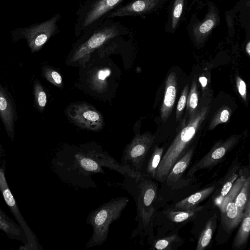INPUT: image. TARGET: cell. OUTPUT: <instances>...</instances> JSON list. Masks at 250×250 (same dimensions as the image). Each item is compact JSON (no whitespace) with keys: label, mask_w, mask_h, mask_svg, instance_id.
<instances>
[{"label":"cell","mask_w":250,"mask_h":250,"mask_svg":"<svg viewBox=\"0 0 250 250\" xmlns=\"http://www.w3.org/2000/svg\"><path fill=\"white\" fill-rule=\"evenodd\" d=\"M129 201L126 197L112 198L89 213L85 222L91 226L93 232L86 244V249L101 245L106 241L110 225L120 218Z\"/></svg>","instance_id":"obj_6"},{"label":"cell","mask_w":250,"mask_h":250,"mask_svg":"<svg viewBox=\"0 0 250 250\" xmlns=\"http://www.w3.org/2000/svg\"><path fill=\"white\" fill-rule=\"evenodd\" d=\"M111 74L110 68L99 64L96 56L92 54L88 62L79 67L75 86L90 96L100 98L108 89Z\"/></svg>","instance_id":"obj_8"},{"label":"cell","mask_w":250,"mask_h":250,"mask_svg":"<svg viewBox=\"0 0 250 250\" xmlns=\"http://www.w3.org/2000/svg\"><path fill=\"white\" fill-rule=\"evenodd\" d=\"M0 116L10 139L15 137V123L18 116L16 104L7 88L0 85Z\"/></svg>","instance_id":"obj_17"},{"label":"cell","mask_w":250,"mask_h":250,"mask_svg":"<svg viewBox=\"0 0 250 250\" xmlns=\"http://www.w3.org/2000/svg\"><path fill=\"white\" fill-rule=\"evenodd\" d=\"M240 139V136L232 135L225 140L216 143L205 156L190 167L187 177L196 178L195 174L197 171L210 168L217 165L237 145Z\"/></svg>","instance_id":"obj_15"},{"label":"cell","mask_w":250,"mask_h":250,"mask_svg":"<svg viewBox=\"0 0 250 250\" xmlns=\"http://www.w3.org/2000/svg\"><path fill=\"white\" fill-rule=\"evenodd\" d=\"M250 195V175L246 178L245 183L235 198V203L239 210L244 212Z\"/></svg>","instance_id":"obj_31"},{"label":"cell","mask_w":250,"mask_h":250,"mask_svg":"<svg viewBox=\"0 0 250 250\" xmlns=\"http://www.w3.org/2000/svg\"><path fill=\"white\" fill-rule=\"evenodd\" d=\"M217 214L209 217L200 229H192L191 232L196 236V250H204L209 246L216 227Z\"/></svg>","instance_id":"obj_22"},{"label":"cell","mask_w":250,"mask_h":250,"mask_svg":"<svg viewBox=\"0 0 250 250\" xmlns=\"http://www.w3.org/2000/svg\"><path fill=\"white\" fill-rule=\"evenodd\" d=\"M169 0H131L111 11L107 19L144 17L161 9Z\"/></svg>","instance_id":"obj_16"},{"label":"cell","mask_w":250,"mask_h":250,"mask_svg":"<svg viewBox=\"0 0 250 250\" xmlns=\"http://www.w3.org/2000/svg\"><path fill=\"white\" fill-rule=\"evenodd\" d=\"M6 161L3 159L1 163L0 169V190L3 199L13 214L18 223L23 229L27 240V243L21 246L19 250H42L43 248L39 243L36 234L30 228L21 214L16 201L11 191L5 178Z\"/></svg>","instance_id":"obj_12"},{"label":"cell","mask_w":250,"mask_h":250,"mask_svg":"<svg viewBox=\"0 0 250 250\" xmlns=\"http://www.w3.org/2000/svg\"><path fill=\"white\" fill-rule=\"evenodd\" d=\"M250 235V195L245 208L241 225L232 243L233 249H239L244 246Z\"/></svg>","instance_id":"obj_26"},{"label":"cell","mask_w":250,"mask_h":250,"mask_svg":"<svg viewBox=\"0 0 250 250\" xmlns=\"http://www.w3.org/2000/svg\"><path fill=\"white\" fill-rule=\"evenodd\" d=\"M0 229L9 238L20 241L24 245L27 244V237L22 228L8 216L1 208H0Z\"/></svg>","instance_id":"obj_24"},{"label":"cell","mask_w":250,"mask_h":250,"mask_svg":"<svg viewBox=\"0 0 250 250\" xmlns=\"http://www.w3.org/2000/svg\"><path fill=\"white\" fill-rule=\"evenodd\" d=\"M231 109L227 106L222 107L212 119L209 125V130H212L217 125L228 121L231 114Z\"/></svg>","instance_id":"obj_32"},{"label":"cell","mask_w":250,"mask_h":250,"mask_svg":"<svg viewBox=\"0 0 250 250\" xmlns=\"http://www.w3.org/2000/svg\"><path fill=\"white\" fill-rule=\"evenodd\" d=\"M238 169V167H234L229 171L223 181V184H222L219 191H217L214 194L213 200L216 206H219L238 178V174L236 173V171Z\"/></svg>","instance_id":"obj_27"},{"label":"cell","mask_w":250,"mask_h":250,"mask_svg":"<svg viewBox=\"0 0 250 250\" xmlns=\"http://www.w3.org/2000/svg\"><path fill=\"white\" fill-rule=\"evenodd\" d=\"M131 0H84L77 10L74 37L79 38L87 31L101 24L113 10Z\"/></svg>","instance_id":"obj_7"},{"label":"cell","mask_w":250,"mask_h":250,"mask_svg":"<svg viewBox=\"0 0 250 250\" xmlns=\"http://www.w3.org/2000/svg\"><path fill=\"white\" fill-rule=\"evenodd\" d=\"M42 74L48 82L57 87L63 85L62 78L60 73L52 67L44 65L42 68Z\"/></svg>","instance_id":"obj_30"},{"label":"cell","mask_w":250,"mask_h":250,"mask_svg":"<svg viewBox=\"0 0 250 250\" xmlns=\"http://www.w3.org/2000/svg\"><path fill=\"white\" fill-rule=\"evenodd\" d=\"M198 100L197 83L195 80H193L188 93L186 104L187 111L188 113L189 118L194 115L198 110L197 108Z\"/></svg>","instance_id":"obj_29"},{"label":"cell","mask_w":250,"mask_h":250,"mask_svg":"<svg viewBox=\"0 0 250 250\" xmlns=\"http://www.w3.org/2000/svg\"><path fill=\"white\" fill-rule=\"evenodd\" d=\"M246 178L237 179L232 187L218 207L221 212V222L225 230L230 233L241 222L244 212L241 211L235 203V198L243 187Z\"/></svg>","instance_id":"obj_14"},{"label":"cell","mask_w":250,"mask_h":250,"mask_svg":"<svg viewBox=\"0 0 250 250\" xmlns=\"http://www.w3.org/2000/svg\"><path fill=\"white\" fill-rule=\"evenodd\" d=\"M61 19V14L58 13L43 22L15 28L11 32L12 41L15 42L24 39L32 53L37 52L60 32L58 22Z\"/></svg>","instance_id":"obj_9"},{"label":"cell","mask_w":250,"mask_h":250,"mask_svg":"<svg viewBox=\"0 0 250 250\" xmlns=\"http://www.w3.org/2000/svg\"><path fill=\"white\" fill-rule=\"evenodd\" d=\"M162 209H159L153 220L155 228V236L161 237L192 222L198 213L204 208L203 206H198L188 210L178 209L167 204Z\"/></svg>","instance_id":"obj_10"},{"label":"cell","mask_w":250,"mask_h":250,"mask_svg":"<svg viewBox=\"0 0 250 250\" xmlns=\"http://www.w3.org/2000/svg\"><path fill=\"white\" fill-rule=\"evenodd\" d=\"M155 139V136L147 132L136 134L124 149L121 163L142 174L143 166L154 144Z\"/></svg>","instance_id":"obj_11"},{"label":"cell","mask_w":250,"mask_h":250,"mask_svg":"<svg viewBox=\"0 0 250 250\" xmlns=\"http://www.w3.org/2000/svg\"><path fill=\"white\" fill-rule=\"evenodd\" d=\"M246 51L250 58V41L248 42L246 46Z\"/></svg>","instance_id":"obj_36"},{"label":"cell","mask_w":250,"mask_h":250,"mask_svg":"<svg viewBox=\"0 0 250 250\" xmlns=\"http://www.w3.org/2000/svg\"><path fill=\"white\" fill-rule=\"evenodd\" d=\"M64 113L71 122L84 129L99 131L104 125L101 112L86 102L71 103L66 107Z\"/></svg>","instance_id":"obj_13"},{"label":"cell","mask_w":250,"mask_h":250,"mask_svg":"<svg viewBox=\"0 0 250 250\" xmlns=\"http://www.w3.org/2000/svg\"><path fill=\"white\" fill-rule=\"evenodd\" d=\"M158 183L147 177L137 180L126 176L124 183L119 184L132 195L136 202L137 234L140 236L142 246L145 245L146 237L148 242L155 236L154 218L157 212L163 208L158 195Z\"/></svg>","instance_id":"obj_2"},{"label":"cell","mask_w":250,"mask_h":250,"mask_svg":"<svg viewBox=\"0 0 250 250\" xmlns=\"http://www.w3.org/2000/svg\"><path fill=\"white\" fill-rule=\"evenodd\" d=\"M34 104L35 107L41 112L44 110L47 102L46 92L40 82L35 80L33 84Z\"/></svg>","instance_id":"obj_28"},{"label":"cell","mask_w":250,"mask_h":250,"mask_svg":"<svg viewBox=\"0 0 250 250\" xmlns=\"http://www.w3.org/2000/svg\"><path fill=\"white\" fill-rule=\"evenodd\" d=\"M199 82L202 86L203 95H204L208 84V79L205 75H201L199 77Z\"/></svg>","instance_id":"obj_35"},{"label":"cell","mask_w":250,"mask_h":250,"mask_svg":"<svg viewBox=\"0 0 250 250\" xmlns=\"http://www.w3.org/2000/svg\"><path fill=\"white\" fill-rule=\"evenodd\" d=\"M51 164L55 172L63 181L78 187L96 188L92 176L104 174L107 167L137 180L145 176L118 162L101 146L94 143L78 146L66 145L57 152Z\"/></svg>","instance_id":"obj_1"},{"label":"cell","mask_w":250,"mask_h":250,"mask_svg":"<svg viewBox=\"0 0 250 250\" xmlns=\"http://www.w3.org/2000/svg\"><path fill=\"white\" fill-rule=\"evenodd\" d=\"M195 151L192 146L172 167L166 180L161 184L159 198L164 208L169 202L174 204L194 192L193 186L196 178H188L187 173Z\"/></svg>","instance_id":"obj_5"},{"label":"cell","mask_w":250,"mask_h":250,"mask_svg":"<svg viewBox=\"0 0 250 250\" xmlns=\"http://www.w3.org/2000/svg\"><path fill=\"white\" fill-rule=\"evenodd\" d=\"M214 185L195 191L181 200L170 205L178 209L188 210L199 206V204L208 198L215 190Z\"/></svg>","instance_id":"obj_23"},{"label":"cell","mask_w":250,"mask_h":250,"mask_svg":"<svg viewBox=\"0 0 250 250\" xmlns=\"http://www.w3.org/2000/svg\"><path fill=\"white\" fill-rule=\"evenodd\" d=\"M209 110L208 106H203L189 118L187 124L177 132L165 151L156 171L154 178L155 181L160 184L163 183L175 163L192 146L191 145L195 135L207 117Z\"/></svg>","instance_id":"obj_4"},{"label":"cell","mask_w":250,"mask_h":250,"mask_svg":"<svg viewBox=\"0 0 250 250\" xmlns=\"http://www.w3.org/2000/svg\"><path fill=\"white\" fill-rule=\"evenodd\" d=\"M178 229L161 237L154 236L148 241L149 249L151 250H177L184 243Z\"/></svg>","instance_id":"obj_21"},{"label":"cell","mask_w":250,"mask_h":250,"mask_svg":"<svg viewBox=\"0 0 250 250\" xmlns=\"http://www.w3.org/2000/svg\"><path fill=\"white\" fill-rule=\"evenodd\" d=\"M177 85L176 74L171 72L166 82L164 97L161 108V119L164 123L168 120L171 113L176 97Z\"/></svg>","instance_id":"obj_20"},{"label":"cell","mask_w":250,"mask_h":250,"mask_svg":"<svg viewBox=\"0 0 250 250\" xmlns=\"http://www.w3.org/2000/svg\"><path fill=\"white\" fill-rule=\"evenodd\" d=\"M165 151L164 146L154 144L143 166L141 172L143 175L154 179Z\"/></svg>","instance_id":"obj_25"},{"label":"cell","mask_w":250,"mask_h":250,"mask_svg":"<svg viewBox=\"0 0 250 250\" xmlns=\"http://www.w3.org/2000/svg\"><path fill=\"white\" fill-rule=\"evenodd\" d=\"M217 20V13L213 8H210L203 20L189 27L188 32L194 42L197 43H203L215 26Z\"/></svg>","instance_id":"obj_18"},{"label":"cell","mask_w":250,"mask_h":250,"mask_svg":"<svg viewBox=\"0 0 250 250\" xmlns=\"http://www.w3.org/2000/svg\"><path fill=\"white\" fill-rule=\"evenodd\" d=\"M236 83L237 90L241 98L247 101V87L245 82L239 76L236 77Z\"/></svg>","instance_id":"obj_34"},{"label":"cell","mask_w":250,"mask_h":250,"mask_svg":"<svg viewBox=\"0 0 250 250\" xmlns=\"http://www.w3.org/2000/svg\"><path fill=\"white\" fill-rule=\"evenodd\" d=\"M169 1L165 30L166 32L173 34L183 20L188 0H169Z\"/></svg>","instance_id":"obj_19"},{"label":"cell","mask_w":250,"mask_h":250,"mask_svg":"<svg viewBox=\"0 0 250 250\" xmlns=\"http://www.w3.org/2000/svg\"><path fill=\"white\" fill-rule=\"evenodd\" d=\"M127 28L113 19H107L101 24L83 34L73 43L65 64L74 67L83 66L91 55L110 41L129 33Z\"/></svg>","instance_id":"obj_3"},{"label":"cell","mask_w":250,"mask_h":250,"mask_svg":"<svg viewBox=\"0 0 250 250\" xmlns=\"http://www.w3.org/2000/svg\"><path fill=\"white\" fill-rule=\"evenodd\" d=\"M189 93L188 84H187L183 90L179 99L176 110V121H178L183 114L186 106L188 96Z\"/></svg>","instance_id":"obj_33"}]
</instances>
